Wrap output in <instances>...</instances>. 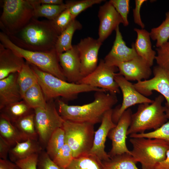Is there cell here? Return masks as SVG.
<instances>
[{
  "instance_id": "1",
  "label": "cell",
  "mask_w": 169,
  "mask_h": 169,
  "mask_svg": "<svg viewBox=\"0 0 169 169\" xmlns=\"http://www.w3.org/2000/svg\"><path fill=\"white\" fill-rule=\"evenodd\" d=\"M7 35L20 48L32 51L46 52L55 48L59 35L52 21H40L33 17L18 33Z\"/></svg>"
},
{
  "instance_id": "2",
  "label": "cell",
  "mask_w": 169,
  "mask_h": 169,
  "mask_svg": "<svg viewBox=\"0 0 169 169\" xmlns=\"http://www.w3.org/2000/svg\"><path fill=\"white\" fill-rule=\"evenodd\" d=\"M58 112L64 120L89 123L94 125L101 122L103 116L118 102L116 94L95 92L92 102L81 105H69L58 100Z\"/></svg>"
},
{
  "instance_id": "3",
  "label": "cell",
  "mask_w": 169,
  "mask_h": 169,
  "mask_svg": "<svg viewBox=\"0 0 169 169\" xmlns=\"http://www.w3.org/2000/svg\"><path fill=\"white\" fill-rule=\"evenodd\" d=\"M37 77L45 99L52 100L61 97L69 100L74 99L81 93L106 90L90 85L69 83L44 72L30 64Z\"/></svg>"
},
{
  "instance_id": "4",
  "label": "cell",
  "mask_w": 169,
  "mask_h": 169,
  "mask_svg": "<svg viewBox=\"0 0 169 169\" xmlns=\"http://www.w3.org/2000/svg\"><path fill=\"white\" fill-rule=\"evenodd\" d=\"M164 99L160 95L151 103L139 104L137 111L132 115L127 135L144 133L151 129L156 130L167 121L166 108L162 105Z\"/></svg>"
},
{
  "instance_id": "5",
  "label": "cell",
  "mask_w": 169,
  "mask_h": 169,
  "mask_svg": "<svg viewBox=\"0 0 169 169\" xmlns=\"http://www.w3.org/2000/svg\"><path fill=\"white\" fill-rule=\"evenodd\" d=\"M0 43L5 47L10 49L29 64L44 72L67 81L59 64L58 54L55 48L46 52L26 50L15 44L2 32H0Z\"/></svg>"
},
{
  "instance_id": "6",
  "label": "cell",
  "mask_w": 169,
  "mask_h": 169,
  "mask_svg": "<svg viewBox=\"0 0 169 169\" xmlns=\"http://www.w3.org/2000/svg\"><path fill=\"white\" fill-rule=\"evenodd\" d=\"M0 27L7 35L18 33L34 17V8L28 0H4Z\"/></svg>"
},
{
  "instance_id": "7",
  "label": "cell",
  "mask_w": 169,
  "mask_h": 169,
  "mask_svg": "<svg viewBox=\"0 0 169 169\" xmlns=\"http://www.w3.org/2000/svg\"><path fill=\"white\" fill-rule=\"evenodd\" d=\"M132 146L131 155L136 162L141 163L142 169H155L163 161L169 149V143L159 139L130 138Z\"/></svg>"
},
{
  "instance_id": "8",
  "label": "cell",
  "mask_w": 169,
  "mask_h": 169,
  "mask_svg": "<svg viewBox=\"0 0 169 169\" xmlns=\"http://www.w3.org/2000/svg\"><path fill=\"white\" fill-rule=\"evenodd\" d=\"M62 128L65 133V143L71 149L74 158L88 154L93 144L94 124L64 120Z\"/></svg>"
},
{
  "instance_id": "9",
  "label": "cell",
  "mask_w": 169,
  "mask_h": 169,
  "mask_svg": "<svg viewBox=\"0 0 169 169\" xmlns=\"http://www.w3.org/2000/svg\"><path fill=\"white\" fill-rule=\"evenodd\" d=\"M34 113L38 141L42 147H46L52 134L57 129L62 127L64 120L59 115L52 100L47 102L45 108L34 109Z\"/></svg>"
},
{
  "instance_id": "10",
  "label": "cell",
  "mask_w": 169,
  "mask_h": 169,
  "mask_svg": "<svg viewBox=\"0 0 169 169\" xmlns=\"http://www.w3.org/2000/svg\"><path fill=\"white\" fill-rule=\"evenodd\" d=\"M118 70L117 67L109 66L101 59L96 69L77 84L103 89L113 94H119L120 89L114 79Z\"/></svg>"
},
{
  "instance_id": "11",
  "label": "cell",
  "mask_w": 169,
  "mask_h": 169,
  "mask_svg": "<svg viewBox=\"0 0 169 169\" xmlns=\"http://www.w3.org/2000/svg\"><path fill=\"white\" fill-rule=\"evenodd\" d=\"M114 79L121 90L123 95L121 104L113 109L112 120L113 122L116 124L123 113L130 107L136 104L151 103L154 100L138 92L133 84L118 73L115 75Z\"/></svg>"
},
{
  "instance_id": "12",
  "label": "cell",
  "mask_w": 169,
  "mask_h": 169,
  "mask_svg": "<svg viewBox=\"0 0 169 169\" xmlns=\"http://www.w3.org/2000/svg\"><path fill=\"white\" fill-rule=\"evenodd\" d=\"M154 76L152 78L133 84L136 90L147 97L156 91L166 100L165 106L169 109V71L158 65L154 67Z\"/></svg>"
},
{
  "instance_id": "13",
  "label": "cell",
  "mask_w": 169,
  "mask_h": 169,
  "mask_svg": "<svg viewBox=\"0 0 169 169\" xmlns=\"http://www.w3.org/2000/svg\"><path fill=\"white\" fill-rule=\"evenodd\" d=\"M132 112L129 108L122 114L116 126L110 131L108 137L111 141L112 147L108 153L110 158L127 153L131 155L126 143L127 132L130 125Z\"/></svg>"
},
{
  "instance_id": "14",
  "label": "cell",
  "mask_w": 169,
  "mask_h": 169,
  "mask_svg": "<svg viewBox=\"0 0 169 169\" xmlns=\"http://www.w3.org/2000/svg\"><path fill=\"white\" fill-rule=\"evenodd\" d=\"M102 44L98 39L89 37L81 39L76 45L79 55L82 78L92 72L97 67L98 52Z\"/></svg>"
},
{
  "instance_id": "15",
  "label": "cell",
  "mask_w": 169,
  "mask_h": 169,
  "mask_svg": "<svg viewBox=\"0 0 169 169\" xmlns=\"http://www.w3.org/2000/svg\"><path fill=\"white\" fill-rule=\"evenodd\" d=\"M113 109L104 114L100 126L95 131L92 146L88 154L94 156L101 161L109 160L110 157L105 151V142L110 130L116 126L112 120Z\"/></svg>"
},
{
  "instance_id": "16",
  "label": "cell",
  "mask_w": 169,
  "mask_h": 169,
  "mask_svg": "<svg viewBox=\"0 0 169 169\" xmlns=\"http://www.w3.org/2000/svg\"><path fill=\"white\" fill-rule=\"evenodd\" d=\"M98 17L100 24L98 39L102 43L120 23L124 24V21L109 1L100 7Z\"/></svg>"
},
{
  "instance_id": "17",
  "label": "cell",
  "mask_w": 169,
  "mask_h": 169,
  "mask_svg": "<svg viewBox=\"0 0 169 169\" xmlns=\"http://www.w3.org/2000/svg\"><path fill=\"white\" fill-rule=\"evenodd\" d=\"M116 35L112 49L104 59L108 65L117 67L121 63L127 62L138 56L134 47H127L123 39L119 26L115 30Z\"/></svg>"
},
{
  "instance_id": "18",
  "label": "cell",
  "mask_w": 169,
  "mask_h": 169,
  "mask_svg": "<svg viewBox=\"0 0 169 169\" xmlns=\"http://www.w3.org/2000/svg\"><path fill=\"white\" fill-rule=\"evenodd\" d=\"M60 65L67 81L77 84L82 79L79 55L76 45L58 54Z\"/></svg>"
},
{
  "instance_id": "19",
  "label": "cell",
  "mask_w": 169,
  "mask_h": 169,
  "mask_svg": "<svg viewBox=\"0 0 169 169\" xmlns=\"http://www.w3.org/2000/svg\"><path fill=\"white\" fill-rule=\"evenodd\" d=\"M117 67L118 73L129 81L135 80L137 82L149 79L152 73L151 67L138 55L131 60L121 63Z\"/></svg>"
},
{
  "instance_id": "20",
  "label": "cell",
  "mask_w": 169,
  "mask_h": 169,
  "mask_svg": "<svg viewBox=\"0 0 169 169\" xmlns=\"http://www.w3.org/2000/svg\"><path fill=\"white\" fill-rule=\"evenodd\" d=\"M18 74L13 73L0 80V110L23 100L17 81Z\"/></svg>"
},
{
  "instance_id": "21",
  "label": "cell",
  "mask_w": 169,
  "mask_h": 169,
  "mask_svg": "<svg viewBox=\"0 0 169 169\" xmlns=\"http://www.w3.org/2000/svg\"><path fill=\"white\" fill-rule=\"evenodd\" d=\"M25 63L23 58L0 43V80L19 72Z\"/></svg>"
},
{
  "instance_id": "22",
  "label": "cell",
  "mask_w": 169,
  "mask_h": 169,
  "mask_svg": "<svg viewBox=\"0 0 169 169\" xmlns=\"http://www.w3.org/2000/svg\"><path fill=\"white\" fill-rule=\"evenodd\" d=\"M137 38L133 43L138 55L145 59L151 67L156 55V52L152 49L150 32L144 29L135 28Z\"/></svg>"
},
{
  "instance_id": "23",
  "label": "cell",
  "mask_w": 169,
  "mask_h": 169,
  "mask_svg": "<svg viewBox=\"0 0 169 169\" xmlns=\"http://www.w3.org/2000/svg\"><path fill=\"white\" fill-rule=\"evenodd\" d=\"M43 150V147L38 141L28 139L11 147L8 156L10 161L15 163L33 154H39Z\"/></svg>"
},
{
  "instance_id": "24",
  "label": "cell",
  "mask_w": 169,
  "mask_h": 169,
  "mask_svg": "<svg viewBox=\"0 0 169 169\" xmlns=\"http://www.w3.org/2000/svg\"><path fill=\"white\" fill-rule=\"evenodd\" d=\"M34 112L23 100L9 104L0 110V115L13 123L21 118Z\"/></svg>"
},
{
  "instance_id": "25",
  "label": "cell",
  "mask_w": 169,
  "mask_h": 169,
  "mask_svg": "<svg viewBox=\"0 0 169 169\" xmlns=\"http://www.w3.org/2000/svg\"><path fill=\"white\" fill-rule=\"evenodd\" d=\"M82 28V25L79 22L74 19L59 36L55 46L58 54L72 48V41L74 33Z\"/></svg>"
},
{
  "instance_id": "26",
  "label": "cell",
  "mask_w": 169,
  "mask_h": 169,
  "mask_svg": "<svg viewBox=\"0 0 169 169\" xmlns=\"http://www.w3.org/2000/svg\"><path fill=\"white\" fill-rule=\"evenodd\" d=\"M0 137L11 147L17 143L25 141L16 127L8 119L0 115Z\"/></svg>"
},
{
  "instance_id": "27",
  "label": "cell",
  "mask_w": 169,
  "mask_h": 169,
  "mask_svg": "<svg viewBox=\"0 0 169 169\" xmlns=\"http://www.w3.org/2000/svg\"><path fill=\"white\" fill-rule=\"evenodd\" d=\"M34 112L12 123L19 131L24 140L38 141V136L34 122Z\"/></svg>"
},
{
  "instance_id": "28",
  "label": "cell",
  "mask_w": 169,
  "mask_h": 169,
  "mask_svg": "<svg viewBox=\"0 0 169 169\" xmlns=\"http://www.w3.org/2000/svg\"><path fill=\"white\" fill-rule=\"evenodd\" d=\"M17 81L22 98L29 89L38 83L36 74L29 64L26 61L18 73Z\"/></svg>"
},
{
  "instance_id": "29",
  "label": "cell",
  "mask_w": 169,
  "mask_h": 169,
  "mask_svg": "<svg viewBox=\"0 0 169 169\" xmlns=\"http://www.w3.org/2000/svg\"><path fill=\"white\" fill-rule=\"evenodd\" d=\"M23 100L32 109L44 108L47 102L38 83L29 89L24 93Z\"/></svg>"
},
{
  "instance_id": "30",
  "label": "cell",
  "mask_w": 169,
  "mask_h": 169,
  "mask_svg": "<svg viewBox=\"0 0 169 169\" xmlns=\"http://www.w3.org/2000/svg\"><path fill=\"white\" fill-rule=\"evenodd\" d=\"M104 169H139L130 154L125 153L102 161Z\"/></svg>"
},
{
  "instance_id": "31",
  "label": "cell",
  "mask_w": 169,
  "mask_h": 169,
  "mask_svg": "<svg viewBox=\"0 0 169 169\" xmlns=\"http://www.w3.org/2000/svg\"><path fill=\"white\" fill-rule=\"evenodd\" d=\"M65 169H104L102 161L96 156L88 154L74 158Z\"/></svg>"
},
{
  "instance_id": "32",
  "label": "cell",
  "mask_w": 169,
  "mask_h": 169,
  "mask_svg": "<svg viewBox=\"0 0 169 169\" xmlns=\"http://www.w3.org/2000/svg\"><path fill=\"white\" fill-rule=\"evenodd\" d=\"M34 8V17H43L53 21L67 8L65 3L59 5L41 4L32 6Z\"/></svg>"
},
{
  "instance_id": "33",
  "label": "cell",
  "mask_w": 169,
  "mask_h": 169,
  "mask_svg": "<svg viewBox=\"0 0 169 169\" xmlns=\"http://www.w3.org/2000/svg\"><path fill=\"white\" fill-rule=\"evenodd\" d=\"M65 143L64 131L62 127L59 128L52 134L45 147L46 152L52 160Z\"/></svg>"
},
{
  "instance_id": "34",
  "label": "cell",
  "mask_w": 169,
  "mask_h": 169,
  "mask_svg": "<svg viewBox=\"0 0 169 169\" xmlns=\"http://www.w3.org/2000/svg\"><path fill=\"white\" fill-rule=\"evenodd\" d=\"M151 39L156 41V46L159 48L169 39V11L166 13L165 19L157 27L153 28L150 32Z\"/></svg>"
},
{
  "instance_id": "35",
  "label": "cell",
  "mask_w": 169,
  "mask_h": 169,
  "mask_svg": "<svg viewBox=\"0 0 169 169\" xmlns=\"http://www.w3.org/2000/svg\"><path fill=\"white\" fill-rule=\"evenodd\" d=\"M104 0H81L69 1L65 3L73 18L75 19L81 12L93 5L100 4Z\"/></svg>"
},
{
  "instance_id": "36",
  "label": "cell",
  "mask_w": 169,
  "mask_h": 169,
  "mask_svg": "<svg viewBox=\"0 0 169 169\" xmlns=\"http://www.w3.org/2000/svg\"><path fill=\"white\" fill-rule=\"evenodd\" d=\"M130 138L143 137L150 139H161L169 143V121H167L157 129L147 133L132 134Z\"/></svg>"
},
{
  "instance_id": "37",
  "label": "cell",
  "mask_w": 169,
  "mask_h": 169,
  "mask_svg": "<svg viewBox=\"0 0 169 169\" xmlns=\"http://www.w3.org/2000/svg\"><path fill=\"white\" fill-rule=\"evenodd\" d=\"M74 158L71 149L68 145L65 143L52 160L59 166L65 169Z\"/></svg>"
},
{
  "instance_id": "38",
  "label": "cell",
  "mask_w": 169,
  "mask_h": 169,
  "mask_svg": "<svg viewBox=\"0 0 169 169\" xmlns=\"http://www.w3.org/2000/svg\"><path fill=\"white\" fill-rule=\"evenodd\" d=\"M74 19L69 11L66 8L52 21L54 28L59 35Z\"/></svg>"
},
{
  "instance_id": "39",
  "label": "cell",
  "mask_w": 169,
  "mask_h": 169,
  "mask_svg": "<svg viewBox=\"0 0 169 169\" xmlns=\"http://www.w3.org/2000/svg\"><path fill=\"white\" fill-rule=\"evenodd\" d=\"M156 50L155 60L157 65L169 71V39Z\"/></svg>"
},
{
  "instance_id": "40",
  "label": "cell",
  "mask_w": 169,
  "mask_h": 169,
  "mask_svg": "<svg viewBox=\"0 0 169 169\" xmlns=\"http://www.w3.org/2000/svg\"><path fill=\"white\" fill-rule=\"evenodd\" d=\"M109 1L122 18L124 26H127L129 24L128 16L130 8V0H110Z\"/></svg>"
},
{
  "instance_id": "41",
  "label": "cell",
  "mask_w": 169,
  "mask_h": 169,
  "mask_svg": "<svg viewBox=\"0 0 169 169\" xmlns=\"http://www.w3.org/2000/svg\"><path fill=\"white\" fill-rule=\"evenodd\" d=\"M37 169H64L55 164L46 151L43 150L39 154Z\"/></svg>"
},
{
  "instance_id": "42",
  "label": "cell",
  "mask_w": 169,
  "mask_h": 169,
  "mask_svg": "<svg viewBox=\"0 0 169 169\" xmlns=\"http://www.w3.org/2000/svg\"><path fill=\"white\" fill-rule=\"evenodd\" d=\"M39 154H33L28 157L15 163L20 169H37V165Z\"/></svg>"
},
{
  "instance_id": "43",
  "label": "cell",
  "mask_w": 169,
  "mask_h": 169,
  "mask_svg": "<svg viewBox=\"0 0 169 169\" xmlns=\"http://www.w3.org/2000/svg\"><path fill=\"white\" fill-rule=\"evenodd\" d=\"M146 0H135V6L133 9V16L134 23L140 26L141 28L144 29L145 25L143 23L140 15V10L142 5Z\"/></svg>"
},
{
  "instance_id": "44",
  "label": "cell",
  "mask_w": 169,
  "mask_h": 169,
  "mask_svg": "<svg viewBox=\"0 0 169 169\" xmlns=\"http://www.w3.org/2000/svg\"><path fill=\"white\" fill-rule=\"evenodd\" d=\"M11 147L2 137H0V158L7 159Z\"/></svg>"
},
{
  "instance_id": "45",
  "label": "cell",
  "mask_w": 169,
  "mask_h": 169,
  "mask_svg": "<svg viewBox=\"0 0 169 169\" xmlns=\"http://www.w3.org/2000/svg\"><path fill=\"white\" fill-rule=\"evenodd\" d=\"M32 6L41 4L59 5L64 3L62 0H28Z\"/></svg>"
},
{
  "instance_id": "46",
  "label": "cell",
  "mask_w": 169,
  "mask_h": 169,
  "mask_svg": "<svg viewBox=\"0 0 169 169\" xmlns=\"http://www.w3.org/2000/svg\"><path fill=\"white\" fill-rule=\"evenodd\" d=\"M0 169H20L15 163L7 159H0Z\"/></svg>"
},
{
  "instance_id": "47",
  "label": "cell",
  "mask_w": 169,
  "mask_h": 169,
  "mask_svg": "<svg viewBox=\"0 0 169 169\" xmlns=\"http://www.w3.org/2000/svg\"><path fill=\"white\" fill-rule=\"evenodd\" d=\"M155 169H169V149L166 152L165 158L158 163Z\"/></svg>"
},
{
  "instance_id": "48",
  "label": "cell",
  "mask_w": 169,
  "mask_h": 169,
  "mask_svg": "<svg viewBox=\"0 0 169 169\" xmlns=\"http://www.w3.org/2000/svg\"><path fill=\"white\" fill-rule=\"evenodd\" d=\"M165 113L167 118L168 119H169V109L166 108Z\"/></svg>"
}]
</instances>
